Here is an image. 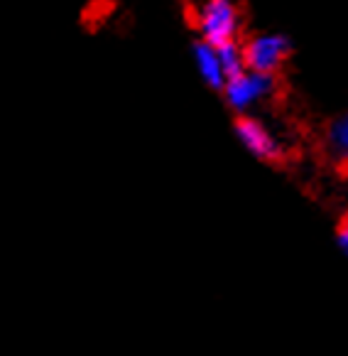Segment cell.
<instances>
[{"label": "cell", "instance_id": "8992f818", "mask_svg": "<svg viewBox=\"0 0 348 356\" xmlns=\"http://www.w3.org/2000/svg\"><path fill=\"white\" fill-rule=\"evenodd\" d=\"M326 150L333 160L348 165V113L333 118L326 128Z\"/></svg>", "mask_w": 348, "mask_h": 356}, {"label": "cell", "instance_id": "5b68a950", "mask_svg": "<svg viewBox=\"0 0 348 356\" xmlns=\"http://www.w3.org/2000/svg\"><path fill=\"white\" fill-rule=\"evenodd\" d=\"M194 62H197L199 76L204 79V84L213 86V89H224L229 76H226L219 47H213V44H208V42H199L197 47H194Z\"/></svg>", "mask_w": 348, "mask_h": 356}, {"label": "cell", "instance_id": "3957f363", "mask_svg": "<svg viewBox=\"0 0 348 356\" xmlns=\"http://www.w3.org/2000/svg\"><path fill=\"white\" fill-rule=\"evenodd\" d=\"M287 54H290V40L282 35H258L243 47L245 69L270 76L285 64Z\"/></svg>", "mask_w": 348, "mask_h": 356}, {"label": "cell", "instance_id": "ba28073f", "mask_svg": "<svg viewBox=\"0 0 348 356\" xmlns=\"http://www.w3.org/2000/svg\"><path fill=\"white\" fill-rule=\"evenodd\" d=\"M336 241H338V246H341V251L348 256V221H343V224L338 226V231H336Z\"/></svg>", "mask_w": 348, "mask_h": 356}, {"label": "cell", "instance_id": "6da1fadb", "mask_svg": "<svg viewBox=\"0 0 348 356\" xmlns=\"http://www.w3.org/2000/svg\"><path fill=\"white\" fill-rule=\"evenodd\" d=\"M197 30L201 42L213 47L233 44L240 32V13L233 0H201L197 8Z\"/></svg>", "mask_w": 348, "mask_h": 356}, {"label": "cell", "instance_id": "7a4b0ae2", "mask_svg": "<svg viewBox=\"0 0 348 356\" xmlns=\"http://www.w3.org/2000/svg\"><path fill=\"white\" fill-rule=\"evenodd\" d=\"M221 91H224L226 104H229L235 113H248L250 108H255L258 104L270 99L272 91H275V81H272L270 74L243 69L240 74L231 76Z\"/></svg>", "mask_w": 348, "mask_h": 356}, {"label": "cell", "instance_id": "277c9868", "mask_svg": "<svg viewBox=\"0 0 348 356\" xmlns=\"http://www.w3.org/2000/svg\"><path fill=\"white\" fill-rule=\"evenodd\" d=\"M235 136H238L240 145L253 157H258V160H265L267 163V160H277V157L282 155V145L275 138V133H272L265 123H260L258 118L243 115V118L235 123Z\"/></svg>", "mask_w": 348, "mask_h": 356}, {"label": "cell", "instance_id": "52a82bcc", "mask_svg": "<svg viewBox=\"0 0 348 356\" xmlns=\"http://www.w3.org/2000/svg\"><path fill=\"white\" fill-rule=\"evenodd\" d=\"M219 54H221V62H224V69H226V76H235L245 69V57H243V47L238 44H221L219 47Z\"/></svg>", "mask_w": 348, "mask_h": 356}]
</instances>
